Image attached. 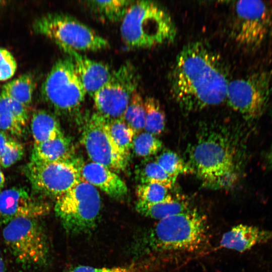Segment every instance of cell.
<instances>
[{
	"label": "cell",
	"mask_w": 272,
	"mask_h": 272,
	"mask_svg": "<svg viewBox=\"0 0 272 272\" xmlns=\"http://www.w3.org/2000/svg\"><path fill=\"white\" fill-rule=\"evenodd\" d=\"M49 210L47 203L36 199L23 187L0 192V225L20 217L40 218Z\"/></svg>",
	"instance_id": "obj_14"
},
{
	"label": "cell",
	"mask_w": 272,
	"mask_h": 272,
	"mask_svg": "<svg viewBox=\"0 0 272 272\" xmlns=\"http://www.w3.org/2000/svg\"><path fill=\"white\" fill-rule=\"evenodd\" d=\"M81 142L93 162L117 172L126 170L129 158L114 141L108 120L97 112L93 113L87 119Z\"/></svg>",
	"instance_id": "obj_13"
},
{
	"label": "cell",
	"mask_w": 272,
	"mask_h": 272,
	"mask_svg": "<svg viewBox=\"0 0 272 272\" xmlns=\"http://www.w3.org/2000/svg\"><path fill=\"white\" fill-rule=\"evenodd\" d=\"M271 240V231L240 224L233 226L223 235L220 245L226 249L243 252Z\"/></svg>",
	"instance_id": "obj_17"
},
{
	"label": "cell",
	"mask_w": 272,
	"mask_h": 272,
	"mask_svg": "<svg viewBox=\"0 0 272 272\" xmlns=\"http://www.w3.org/2000/svg\"><path fill=\"white\" fill-rule=\"evenodd\" d=\"M190 208L185 198L172 195L160 202L147 203L138 200L135 204V210L139 214L158 221L183 213Z\"/></svg>",
	"instance_id": "obj_19"
},
{
	"label": "cell",
	"mask_w": 272,
	"mask_h": 272,
	"mask_svg": "<svg viewBox=\"0 0 272 272\" xmlns=\"http://www.w3.org/2000/svg\"><path fill=\"white\" fill-rule=\"evenodd\" d=\"M83 179L117 200L124 199L128 193L126 184L120 177L107 167L94 162L84 164L81 170Z\"/></svg>",
	"instance_id": "obj_16"
},
{
	"label": "cell",
	"mask_w": 272,
	"mask_h": 272,
	"mask_svg": "<svg viewBox=\"0 0 272 272\" xmlns=\"http://www.w3.org/2000/svg\"><path fill=\"white\" fill-rule=\"evenodd\" d=\"M83 165L78 158L62 162L30 161L25 166L24 172L35 193L56 199L84 180Z\"/></svg>",
	"instance_id": "obj_9"
},
{
	"label": "cell",
	"mask_w": 272,
	"mask_h": 272,
	"mask_svg": "<svg viewBox=\"0 0 272 272\" xmlns=\"http://www.w3.org/2000/svg\"><path fill=\"white\" fill-rule=\"evenodd\" d=\"M101 207L98 190L83 180L56 199L54 211L66 232L77 235L94 227Z\"/></svg>",
	"instance_id": "obj_6"
},
{
	"label": "cell",
	"mask_w": 272,
	"mask_h": 272,
	"mask_svg": "<svg viewBox=\"0 0 272 272\" xmlns=\"http://www.w3.org/2000/svg\"><path fill=\"white\" fill-rule=\"evenodd\" d=\"M5 182V177L3 171L0 169V192L2 191V189L4 187Z\"/></svg>",
	"instance_id": "obj_36"
},
{
	"label": "cell",
	"mask_w": 272,
	"mask_h": 272,
	"mask_svg": "<svg viewBox=\"0 0 272 272\" xmlns=\"http://www.w3.org/2000/svg\"><path fill=\"white\" fill-rule=\"evenodd\" d=\"M35 87L33 77L26 74L5 84L1 93L28 108L32 102Z\"/></svg>",
	"instance_id": "obj_22"
},
{
	"label": "cell",
	"mask_w": 272,
	"mask_h": 272,
	"mask_svg": "<svg viewBox=\"0 0 272 272\" xmlns=\"http://www.w3.org/2000/svg\"><path fill=\"white\" fill-rule=\"evenodd\" d=\"M163 147V143L160 139L156 135L145 131L134 137L131 149L137 156L145 159L160 153Z\"/></svg>",
	"instance_id": "obj_27"
},
{
	"label": "cell",
	"mask_w": 272,
	"mask_h": 272,
	"mask_svg": "<svg viewBox=\"0 0 272 272\" xmlns=\"http://www.w3.org/2000/svg\"><path fill=\"white\" fill-rule=\"evenodd\" d=\"M24 153L23 145L10 137L0 157V166L8 168L20 160Z\"/></svg>",
	"instance_id": "obj_31"
},
{
	"label": "cell",
	"mask_w": 272,
	"mask_h": 272,
	"mask_svg": "<svg viewBox=\"0 0 272 272\" xmlns=\"http://www.w3.org/2000/svg\"><path fill=\"white\" fill-rule=\"evenodd\" d=\"M10 137L6 133L0 131V157L1 156L6 144Z\"/></svg>",
	"instance_id": "obj_34"
},
{
	"label": "cell",
	"mask_w": 272,
	"mask_h": 272,
	"mask_svg": "<svg viewBox=\"0 0 272 272\" xmlns=\"http://www.w3.org/2000/svg\"><path fill=\"white\" fill-rule=\"evenodd\" d=\"M57 45L72 59L86 93L92 97L110 79L113 71L108 65L93 60L67 46Z\"/></svg>",
	"instance_id": "obj_15"
},
{
	"label": "cell",
	"mask_w": 272,
	"mask_h": 272,
	"mask_svg": "<svg viewBox=\"0 0 272 272\" xmlns=\"http://www.w3.org/2000/svg\"><path fill=\"white\" fill-rule=\"evenodd\" d=\"M24 127L8 109L3 97L0 95V131L20 137L24 133Z\"/></svg>",
	"instance_id": "obj_30"
},
{
	"label": "cell",
	"mask_w": 272,
	"mask_h": 272,
	"mask_svg": "<svg viewBox=\"0 0 272 272\" xmlns=\"http://www.w3.org/2000/svg\"><path fill=\"white\" fill-rule=\"evenodd\" d=\"M134 1L124 0L88 1L90 9L102 18L112 22L121 21Z\"/></svg>",
	"instance_id": "obj_23"
},
{
	"label": "cell",
	"mask_w": 272,
	"mask_h": 272,
	"mask_svg": "<svg viewBox=\"0 0 272 272\" xmlns=\"http://www.w3.org/2000/svg\"><path fill=\"white\" fill-rule=\"evenodd\" d=\"M123 120L131 128L135 135L144 129L145 124V108L144 100L141 94L135 92L125 110Z\"/></svg>",
	"instance_id": "obj_25"
},
{
	"label": "cell",
	"mask_w": 272,
	"mask_h": 272,
	"mask_svg": "<svg viewBox=\"0 0 272 272\" xmlns=\"http://www.w3.org/2000/svg\"><path fill=\"white\" fill-rule=\"evenodd\" d=\"M35 32L77 51H98L109 43L93 29L76 18L63 13L48 14L34 24Z\"/></svg>",
	"instance_id": "obj_8"
},
{
	"label": "cell",
	"mask_w": 272,
	"mask_h": 272,
	"mask_svg": "<svg viewBox=\"0 0 272 272\" xmlns=\"http://www.w3.org/2000/svg\"><path fill=\"white\" fill-rule=\"evenodd\" d=\"M209 232L205 215L196 209L159 220L135 242L137 255L166 251H193L206 242Z\"/></svg>",
	"instance_id": "obj_3"
},
{
	"label": "cell",
	"mask_w": 272,
	"mask_h": 272,
	"mask_svg": "<svg viewBox=\"0 0 272 272\" xmlns=\"http://www.w3.org/2000/svg\"><path fill=\"white\" fill-rule=\"evenodd\" d=\"M228 84L219 57L201 42L190 43L181 49L170 75L172 97L186 112L222 103Z\"/></svg>",
	"instance_id": "obj_1"
},
{
	"label": "cell",
	"mask_w": 272,
	"mask_h": 272,
	"mask_svg": "<svg viewBox=\"0 0 272 272\" xmlns=\"http://www.w3.org/2000/svg\"><path fill=\"white\" fill-rule=\"evenodd\" d=\"M132 268L129 266L95 267L88 265H80L74 268L69 272H130Z\"/></svg>",
	"instance_id": "obj_33"
},
{
	"label": "cell",
	"mask_w": 272,
	"mask_h": 272,
	"mask_svg": "<svg viewBox=\"0 0 272 272\" xmlns=\"http://www.w3.org/2000/svg\"><path fill=\"white\" fill-rule=\"evenodd\" d=\"M145 108L146 132L154 135L163 132L166 125V116L159 101L152 97H147L144 100Z\"/></svg>",
	"instance_id": "obj_24"
},
{
	"label": "cell",
	"mask_w": 272,
	"mask_h": 272,
	"mask_svg": "<svg viewBox=\"0 0 272 272\" xmlns=\"http://www.w3.org/2000/svg\"><path fill=\"white\" fill-rule=\"evenodd\" d=\"M41 93L59 115H74L79 110L87 93L69 57L59 59L53 65L42 85Z\"/></svg>",
	"instance_id": "obj_7"
},
{
	"label": "cell",
	"mask_w": 272,
	"mask_h": 272,
	"mask_svg": "<svg viewBox=\"0 0 272 272\" xmlns=\"http://www.w3.org/2000/svg\"><path fill=\"white\" fill-rule=\"evenodd\" d=\"M139 80L137 69L130 62L113 71L108 81L92 97L96 112L108 121L123 119L131 97L137 91Z\"/></svg>",
	"instance_id": "obj_11"
},
{
	"label": "cell",
	"mask_w": 272,
	"mask_h": 272,
	"mask_svg": "<svg viewBox=\"0 0 272 272\" xmlns=\"http://www.w3.org/2000/svg\"><path fill=\"white\" fill-rule=\"evenodd\" d=\"M138 200L147 203L160 202L170 194L168 189L156 183L139 184L136 188Z\"/></svg>",
	"instance_id": "obj_29"
},
{
	"label": "cell",
	"mask_w": 272,
	"mask_h": 272,
	"mask_svg": "<svg viewBox=\"0 0 272 272\" xmlns=\"http://www.w3.org/2000/svg\"><path fill=\"white\" fill-rule=\"evenodd\" d=\"M155 160L175 180L180 175L191 173L185 160L172 151L167 150L161 151Z\"/></svg>",
	"instance_id": "obj_26"
},
{
	"label": "cell",
	"mask_w": 272,
	"mask_h": 272,
	"mask_svg": "<svg viewBox=\"0 0 272 272\" xmlns=\"http://www.w3.org/2000/svg\"><path fill=\"white\" fill-rule=\"evenodd\" d=\"M272 73L263 71L229 83L226 101L247 120L260 118L265 111L271 93Z\"/></svg>",
	"instance_id": "obj_10"
},
{
	"label": "cell",
	"mask_w": 272,
	"mask_h": 272,
	"mask_svg": "<svg viewBox=\"0 0 272 272\" xmlns=\"http://www.w3.org/2000/svg\"><path fill=\"white\" fill-rule=\"evenodd\" d=\"M31 129L34 143L64 135L57 117L45 110H38L33 113L31 121Z\"/></svg>",
	"instance_id": "obj_20"
},
{
	"label": "cell",
	"mask_w": 272,
	"mask_h": 272,
	"mask_svg": "<svg viewBox=\"0 0 272 272\" xmlns=\"http://www.w3.org/2000/svg\"><path fill=\"white\" fill-rule=\"evenodd\" d=\"M17 67V62L13 54L7 49L0 48V81L13 77Z\"/></svg>",
	"instance_id": "obj_32"
},
{
	"label": "cell",
	"mask_w": 272,
	"mask_h": 272,
	"mask_svg": "<svg viewBox=\"0 0 272 272\" xmlns=\"http://www.w3.org/2000/svg\"><path fill=\"white\" fill-rule=\"evenodd\" d=\"M237 131L226 125H200L186 151V162L203 185L213 189L233 187L240 179L245 149Z\"/></svg>",
	"instance_id": "obj_2"
},
{
	"label": "cell",
	"mask_w": 272,
	"mask_h": 272,
	"mask_svg": "<svg viewBox=\"0 0 272 272\" xmlns=\"http://www.w3.org/2000/svg\"><path fill=\"white\" fill-rule=\"evenodd\" d=\"M121 38L130 48H149L169 43L176 29L169 14L149 1H134L121 21Z\"/></svg>",
	"instance_id": "obj_4"
},
{
	"label": "cell",
	"mask_w": 272,
	"mask_h": 272,
	"mask_svg": "<svg viewBox=\"0 0 272 272\" xmlns=\"http://www.w3.org/2000/svg\"><path fill=\"white\" fill-rule=\"evenodd\" d=\"M108 122L110 132L114 141L129 158L132 142L135 136L134 132L127 125L123 119L108 121Z\"/></svg>",
	"instance_id": "obj_28"
},
{
	"label": "cell",
	"mask_w": 272,
	"mask_h": 272,
	"mask_svg": "<svg viewBox=\"0 0 272 272\" xmlns=\"http://www.w3.org/2000/svg\"><path fill=\"white\" fill-rule=\"evenodd\" d=\"M134 172L135 178L139 184L156 183L169 189L176 181L151 157L145 158L136 166Z\"/></svg>",
	"instance_id": "obj_21"
},
{
	"label": "cell",
	"mask_w": 272,
	"mask_h": 272,
	"mask_svg": "<svg viewBox=\"0 0 272 272\" xmlns=\"http://www.w3.org/2000/svg\"><path fill=\"white\" fill-rule=\"evenodd\" d=\"M75 148L72 140L64 135L34 143L30 161L37 162H62L74 160Z\"/></svg>",
	"instance_id": "obj_18"
},
{
	"label": "cell",
	"mask_w": 272,
	"mask_h": 272,
	"mask_svg": "<svg viewBox=\"0 0 272 272\" xmlns=\"http://www.w3.org/2000/svg\"><path fill=\"white\" fill-rule=\"evenodd\" d=\"M272 26V8L266 2L237 1L234 5L232 35L238 44L254 50L266 40Z\"/></svg>",
	"instance_id": "obj_12"
},
{
	"label": "cell",
	"mask_w": 272,
	"mask_h": 272,
	"mask_svg": "<svg viewBox=\"0 0 272 272\" xmlns=\"http://www.w3.org/2000/svg\"><path fill=\"white\" fill-rule=\"evenodd\" d=\"M2 235L11 254L23 268L37 269L47 264L49 240L39 218L15 219L5 225Z\"/></svg>",
	"instance_id": "obj_5"
},
{
	"label": "cell",
	"mask_w": 272,
	"mask_h": 272,
	"mask_svg": "<svg viewBox=\"0 0 272 272\" xmlns=\"http://www.w3.org/2000/svg\"><path fill=\"white\" fill-rule=\"evenodd\" d=\"M266 165L268 169H272V140L270 149L266 156Z\"/></svg>",
	"instance_id": "obj_35"
},
{
	"label": "cell",
	"mask_w": 272,
	"mask_h": 272,
	"mask_svg": "<svg viewBox=\"0 0 272 272\" xmlns=\"http://www.w3.org/2000/svg\"><path fill=\"white\" fill-rule=\"evenodd\" d=\"M0 272H7L4 260L0 255Z\"/></svg>",
	"instance_id": "obj_37"
}]
</instances>
